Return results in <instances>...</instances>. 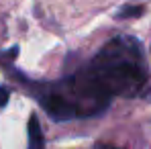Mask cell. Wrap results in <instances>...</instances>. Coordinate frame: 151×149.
I'll return each mask as SVG.
<instances>
[{"instance_id": "277c9868", "label": "cell", "mask_w": 151, "mask_h": 149, "mask_svg": "<svg viewBox=\"0 0 151 149\" xmlns=\"http://www.w3.org/2000/svg\"><path fill=\"white\" fill-rule=\"evenodd\" d=\"M143 12V8L141 6H125L123 10H119V19H127V17H137V14H141Z\"/></svg>"}, {"instance_id": "8992f818", "label": "cell", "mask_w": 151, "mask_h": 149, "mask_svg": "<svg viewBox=\"0 0 151 149\" xmlns=\"http://www.w3.org/2000/svg\"><path fill=\"white\" fill-rule=\"evenodd\" d=\"M96 149H121V147H114V145H108V143H98Z\"/></svg>"}, {"instance_id": "5b68a950", "label": "cell", "mask_w": 151, "mask_h": 149, "mask_svg": "<svg viewBox=\"0 0 151 149\" xmlns=\"http://www.w3.org/2000/svg\"><path fill=\"white\" fill-rule=\"evenodd\" d=\"M8 88H0V106H4L6 102H8Z\"/></svg>"}, {"instance_id": "6da1fadb", "label": "cell", "mask_w": 151, "mask_h": 149, "mask_svg": "<svg viewBox=\"0 0 151 149\" xmlns=\"http://www.w3.org/2000/svg\"><path fill=\"white\" fill-rule=\"evenodd\" d=\"M82 72L108 100L114 96H141L149 84V70L143 47L129 35L110 39Z\"/></svg>"}, {"instance_id": "7a4b0ae2", "label": "cell", "mask_w": 151, "mask_h": 149, "mask_svg": "<svg viewBox=\"0 0 151 149\" xmlns=\"http://www.w3.org/2000/svg\"><path fill=\"white\" fill-rule=\"evenodd\" d=\"M41 106L55 121H72L88 119L106 110L110 100L90 84V80L80 70L78 74L65 80H59L49 86H41L37 90Z\"/></svg>"}, {"instance_id": "3957f363", "label": "cell", "mask_w": 151, "mask_h": 149, "mask_svg": "<svg viewBox=\"0 0 151 149\" xmlns=\"http://www.w3.org/2000/svg\"><path fill=\"white\" fill-rule=\"evenodd\" d=\"M27 137H29V147L27 149H45V141H43V131H41V123L35 114H31L29 125H27Z\"/></svg>"}]
</instances>
